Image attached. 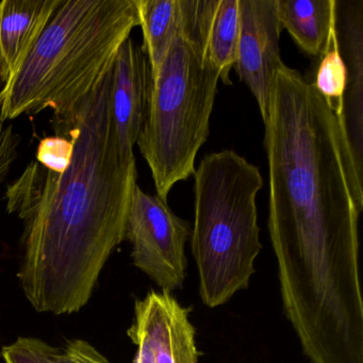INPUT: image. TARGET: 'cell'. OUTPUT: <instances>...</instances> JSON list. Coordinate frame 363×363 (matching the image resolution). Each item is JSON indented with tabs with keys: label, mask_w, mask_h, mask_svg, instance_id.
<instances>
[{
	"label": "cell",
	"mask_w": 363,
	"mask_h": 363,
	"mask_svg": "<svg viewBox=\"0 0 363 363\" xmlns=\"http://www.w3.org/2000/svg\"><path fill=\"white\" fill-rule=\"evenodd\" d=\"M335 33L346 71L340 123L363 175V0H335Z\"/></svg>",
	"instance_id": "cell-9"
},
{
	"label": "cell",
	"mask_w": 363,
	"mask_h": 363,
	"mask_svg": "<svg viewBox=\"0 0 363 363\" xmlns=\"http://www.w3.org/2000/svg\"><path fill=\"white\" fill-rule=\"evenodd\" d=\"M139 26L137 0H61L24 62L0 91V118L71 109L111 71Z\"/></svg>",
	"instance_id": "cell-3"
},
{
	"label": "cell",
	"mask_w": 363,
	"mask_h": 363,
	"mask_svg": "<svg viewBox=\"0 0 363 363\" xmlns=\"http://www.w3.org/2000/svg\"><path fill=\"white\" fill-rule=\"evenodd\" d=\"M57 363H110L96 348L84 340H72L56 354Z\"/></svg>",
	"instance_id": "cell-18"
},
{
	"label": "cell",
	"mask_w": 363,
	"mask_h": 363,
	"mask_svg": "<svg viewBox=\"0 0 363 363\" xmlns=\"http://www.w3.org/2000/svg\"><path fill=\"white\" fill-rule=\"evenodd\" d=\"M280 25L308 56L320 58L335 37V0H277Z\"/></svg>",
	"instance_id": "cell-12"
},
{
	"label": "cell",
	"mask_w": 363,
	"mask_h": 363,
	"mask_svg": "<svg viewBox=\"0 0 363 363\" xmlns=\"http://www.w3.org/2000/svg\"><path fill=\"white\" fill-rule=\"evenodd\" d=\"M111 108L121 150L133 156L145 118L150 67L142 46L130 38L121 46L111 69Z\"/></svg>",
	"instance_id": "cell-10"
},
{
	"label": "cell",
	"mask_w": 363,
	"mask_h": 363,
	"mask_svg": "<svg viewBox=\"0 0 363 363\" xmlns=\"http://www.w3.org/2000/svg\"><path fill=\"white\" fill-rule=\"evenodd\" d=\"M20 137L13 127L0 118V184L7 177L14 160L18 158Z\"/></svg>",
	"instance_id": "cell-19"
},
{
	"label": "cell",
	"mask_w": 363,
	"mask_h": 363,
	"mask_svg": "<svg viewBox=\"0 0 363 363\" xmlns=\"http://www.w3.org/2000/svg\"><path fill=\"white\" fill-rule=\"evenodd\" d=\"M312 84L324 97L333 113L340 120L346 90V71L343 59L337 48L335 33L330 48L320 57L316 69L315 80Z\"/></svg>",
	"instance_id": "cell-15"
},
{
	"label": "cell",
	"mask_w": 363,
	"mask_h": 363,
	"mask_svg": "<svg viewBox=\"0 0 363 363\" xmlns=\"http://www.w3.org/2000/svg\"><path fill=\"white\" fill-rule=\"evenodd\" d=\"M61 0H3L0 3V86L28 56Z\"/></svg>",
	"instance_id": "cell-11"
},
{
	"label": "cell",
	"mask_w": 363,
	"mask_h": 363,
	"mask_svg": "<svg viewBox=\"0 0 363 363\" xmlns=\"http://www.w3.org/2000/svg\"><path fill=\"white\" fill-rule=\"evenodd\" d=\"M190 235V223L176 216L167 201L135 186L126 239L133 246V264L161 290L172 293L182 288L188 267L184 248Z\"/></svg>",
	"instance_id": "cell-6"
},
{
	"label": "cell",
	"mask_w": 363,
	"mask_h": 363,
	"mask_svg": "<svg viewBox=\"0 0 363 363\" xmlns=\"http://www.w3.org/2000/svg\"><path fill=\"white\" fill-rule=\"evenodd\" d=\"M139 26L150 74L158 69L179 24L182 0H137Z\"/></svg>",
	"instance_id": "cell-14"
},
{
	"label": "cell",
	"mask_w": 363,
	"mask_h": 363,
	"mask_svg": "<svg viewBox=\"0 0 363 363\" xmlns=\"http://www.w3.org/2000/svg\"><path fill=\"white\" fill-rule=\"evenodd\" d=\"M190 311L167 291H150L135 301V318L128 330L137 346L133 363H199L201 352Z\"/></svg>",
	"instance_id": "cell-7"
},
{
	"label": "cell",
	"mask_w": 363,
	"mask_h": 363,
	"mask_svg": "<svg viewBox=\"0 0 363 363\" xmlns=\"http://www.w3.org/2000/svg\"><path fill=\"white\" fill-rule=\"evenodd\" d=\"M240 38V0H210L207 50L220 80L230 86V72L238 58Z\"/></svg>",
	"instance_id": "cell-13"
},
{
	"label": "cell",
	"mask_w": 363,
	"mask_h": 363,
	"mask_svg": "<svg viewBox=\"0 0 363 363\" xmlns=\"http://www.w3.org/2000/svg\"><path fill=\"white\" fill-rule=\"evenodd\" d=\"M57 348L35 337H18L1 350L5 363H57Z\"/></svg>",
	"instance_id": "cell-16"
},
{
	"label": "cell",
	"mask_w": 363,
	"mask_h": 363,
	"mask_svg": "<svg viewBox=\"0 0 363 363\" xmlns=\"http://www.w3.org/2000/svg\"><path fill=\"white\" fill-rule=\"evenodd\" d=\"M277 0H240V38L233 69L256 99L264 122L276 72L282 65Z\"/></svg>",
	"instance_id": "cell-8"
},
{
	"label": "cell",
	"mask_w": 363,
	"mask_h": 363,
	"mask_svg": "<svg viewBox=\"0 0 363 363\" xmlns=\"http://www.w3.org/2000/svg\"><path fill=\"white\" fill-rule=\"evenodd\" d=\"M111 82L110 71L90 94L52 118L56 135L73 144L67 169L56 173L33 161L6 191L8 211L24 224L18 279L39 312L82 310L126 239L137 163L118 144Z\"/></svg>",
	"instance_id": "cell-2"
},
{
	"label": "cell",
	"mask_w": 363,
	"mask_h": 363,
	"mask_svg": "<svg viewBox=\"0 0 363 363\" xmlns=\"http://www.w3.org/2000/svg\"><path fill=\"white\" fill-rule=\"evenodd\" d=\"M73 157V144L67 138L48 137L40 142L37 161L45 169L62 173L69 167Z\"/></svg>",
	"instance_id": "cell-17"
},
{
	"label": "cell",
	"mask_w": 363,
	"mask_h": 363,
	"mask_svg": "<svg viewBox=\"0 0 363 363\" xmlns=\"http://www.w3.org/2000/svg\"><path fill=\"white\" fill-rule=\"evenodd\" d=\"M263 124L269 231L286 318L303 339L350 335L363 325V175L337 116L313 84L284 63Z\"/></svg>",
	"instance_id": "cell-1"
},
{
	"label": "cell",
	"mask_w": 363,
	"mask_h": 363,
	"mask_svg": "<svg viewBox=\"0 0 363 363\" xmlns=\"http://www.w3.org/2000/svg\"><path fill=\"white\" fill-rule=\"evenodd\" d=\"M210 0H182L179 24L167 54L150 74L143 126L138 139L157 196L195 172V160L210 133L220 73L207 50Z\"/></svg>",
	"instance_id": "cell-4"
},
{
	"label": "cell",
	"mask_w": 363,
	"mask_h": 363,
	"mask_svg": "<svg viewBox=\"0 0 363 363\" xmlns=\"http://www.w3.org/2000/svg\"><path fill=\"white\" fill-rule=\"evenodd\" d=\"M195 218L191 248L199 294L208 307L226 303L248 288L262 250L257 195L263 178L235 150L208 155L195 169Z\"/></svg>",
	"instance_id": "cell-5"
}]
</instances>
